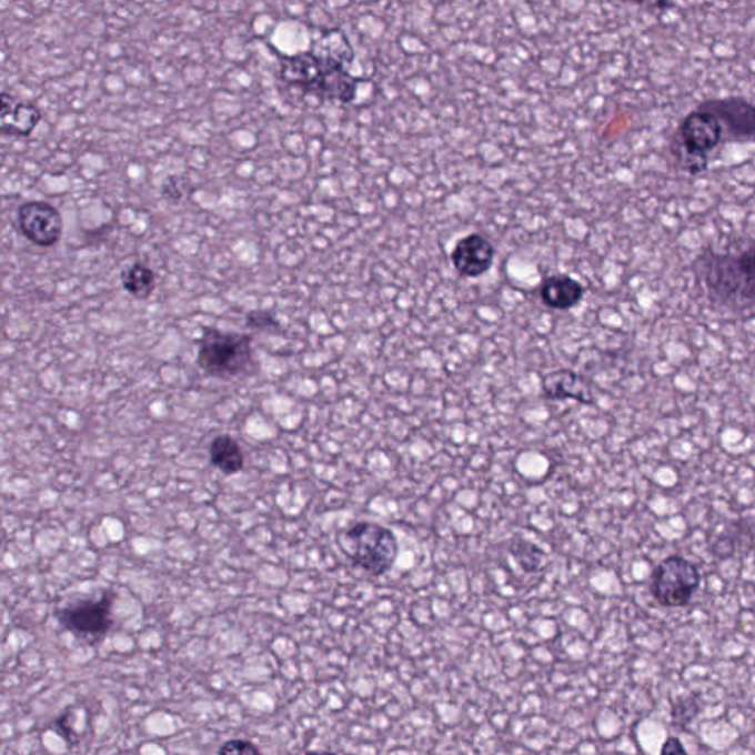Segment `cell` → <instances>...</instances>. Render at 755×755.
Segmentation results:
<instances>
[{
    "label": "cell",
    "mask_w": 755,
    "mask_h": 755,
    "mask_svg": "<svg viewBox=\"0 0 755 755\" xmlns=\"http://www.w3.org/2000/svg\"><path fill=\"white\" fill-rule=\"evenodd\" d=\"M694 273L713 303L734 312L755 309V240L738 253L708 246L696 258Z\"/></svg>",
    "instance_id": "6da1fadb"
},
{
    "label": "cell",
    "mask_w": 755,
    "mask_h": 755,
    "mask_svg": "<svg viewBox=\"0 0 755 755\" xmlns=\"http://www.w3.org/2000/svg\"><path fill=\"white\" fill-rule=\"evenodd\" d=\"M195 362L204 374L215 380L231 381L253 374L258 370L253 336L205 328L198 341Z\"/></svg>",
    "instance_id": "7a4b0ae2"
},
{
    "label": "cell",
    "mask_w": 755,
    "mask_h": 755,
    "mask_svg": "<svg viewBox=\"0 0 755 755\" xmlns=\"http://www.w3.org/2000/svg\"><path fill=\"white\" fill-rule=\"evenodd\" d=\"M723 142L721 123L712 112L696 108L678 124L672 152L677 164L691 177L707 172L708 154Z\"/></svg>",
    "instance_id": "3957f363"
},
{
    "label": "cell",
    "mask_w": 755,
    "mask_h": 755,
    "mask_svg": "<svg viewBox=\"0 0 755 755\" xmlns=\"http://www.w3.org/2000/svg\"><path fill=\"white\" fill-rule=\"evenodd\" d=\"M341 547L354 564L376 577L393 566L399 554L393 532L368 521L354 524L344 532Z\"/></svg>",
    "instance_id": "277c9868"
},
{
    "label": "cell",
    "mask_w": 755,
    "mask_h": 755,
    "mask_svg": "<svg viewBox=\"0 0 755 755\" xmlns=\"http://www.w3.org/2000/svg\"><path fill=\"white\" fill-rule=\"evenodd\" d=\"M114 602L115 593L103 591L99 597H83L58 606L56 617L61 626L78 640L87 642L88 645H98L105 640L114 624L112 618Z\"/></svg>",
    "instance_id": "5b68a950"
},
{
    "label": "cell",
    "mask_w": 755,
    "mask_h": 755,
    "mask_svg": "<svg viewBox=\"0 0 755 755\" xmlns=\"http://www.w3.org/2000/svg\"><path fill=\"white\" fill-rule=\"evenodd\" d=\"M698 566L681 555H670L655 566L651 577V595L664 608H683L698 591Z\"/></svg>",
    "instance_id": "8992f818"
},
{
    "label": "cell",
    "mask_w": 755,
    "mask_h": 755,
    "mask_svg": "<svg viewBox=\"0 0 755 755\" xmlns=\"http://www.w3.org/2000/svg\"><path fill=\"white\" fill-rule=\"evenodd\" d=\"M699 108L712 112L723 130V142H755V105L743 97L707 99Z\"/></svg>",
    "instance_id": "52a82bcc"
},
{
    "label": "cell",
    "mask_w": 755,
    "mask_h": 755,
    "mask_svg": "<svg viewBox=\"0 0 755 755\" xmlns=\"http://www.w3.org/2000/svg\"><path fill=\"white\" fill-rule=\"evenodd\" d=\"M17 222L22 236L40 249L57 245L64 232L60 211L47 201H29L18 207Z\"/></svg>",
    "instance_id": "ba28073f"
},
{
    "label": "cell",
    "mask_w": 755,
    "mask_h": 755,
    "mask_svg": "<svg viewBox=\"0 0 755 755\" xmlns=\"http://www.w3.org/2000/svg\"><path fill=\"white\" fill-rule=\"evenodd\" d=\"M339 67L343 66L328 64V62L319 60L312 51H305L295 53V56L283 57L281 76L283 82L291 84V87L322 97L328 74Z\"/></svg>",
    "instance_id": "9c48e42d"
},
{
    "label": "cell",
    "mask_w": 755,
    "mask_h": 755,
    "mask_svg": "<svg viewBox=\"0 0 755 755\" xmlns=\"http://www.w3.org/2000/svg\"><path fill=\"white\" fill-rule=\"evenodd\" d=\"M496 259V249L492 242L479 232L469 233L457 240L451 251L453 269L462 278H481L490 272Z\"/></svg>",
    "instance_id": "30bf717a"
},
{
    "label": "cell",
    "mask_w": 755,
    "mask_h": 755,
    "mask_svg": "<svg viewBox=\"0 0 755 755\" xmlns=\"http://www.w3.org/2000/svg\"><path fill=\"white\" fill-rule=\"evenodd\" d=\"M42 111L31 102L13 101L11 94L2 93V112H0V130L4 137L27 138L34 132Z\"/></svg>",
    "instance_id": "8fae6325"
},
{
    "label": "cell",
    "mask_w": 755,
    "mask_h": 755,
    "mask_svg": "<svg viewBox=\"0 0 755 755\" xmlns=\"http://www.w3.org/2000/svg\"><path fill=\"white\" fill-rule=\"evenodd\" d=\"M538 296L546 308L571 310L577 308L584 299V286L573 276L555 273L546 276L538 286Z\"/></svg>",
    "instance_id": "7c38bea8"
},
{
    "label": "cell",
    "mask_w": 755,
    "mask_h": 755,
    "mask_svg": "<svg viewBox=\"0 0 755 755\" xmlns=\"http://www.w3.org/2000/svg\"><path fill=\"white\" fill-rule=\"evenodd\" d=\"M211 465L224 475L240 474L245 466L244 452L232 435L220 434L211 440L209 446Z\"/></svg>",
    "instance_id": "4fadbf2b"
},
{
    "label": "cell",
    "mask_w": 755,
    "mask_h": 755,
    "mask_svg": "<svg viewBox=\"0 0 755 755\" xmlns=\"http://www.w3.org/2000/svg\"><path fill=\"white\" fill-rule=\"evenodd\" d=\"M323 62L328 64L348 67L354 60V51L348 36L339 29L326 31L313 43L310 49Z\"/></svg>",
    "instance_id": "5bb4252c"
},
{
    "label": "cell",
    "mask_w": 755,
    "mask_h": 755,
    "mask_svg": "<svg viewBox=\"0 0 755 755\" xmlns=\"http://www.w3.org/2000/svg\"><path fill=\"white\" fill-rule=\"evenodd\" d=\"M543 390L547 397L552 399H575L578 402L591 403L587 399L588 389L574 372L556 371L543 380Z\"/></svg>",
    "instance_id": "9a60e30c"
},
{
    "label": "cell",
    "mask_w": 755,
    "mask_h": 755,
    "mask_svg": "<svg viewBox=\"0 0 755 755\" xmlns=\"http://www.w3.org/2000/svg\"><path fill=\"white\" fill-rule=\"evenodd\" d=\"M121 286L137 300H148L155 291V272L145 263L134 262L120 273Z\"/></svg>",
    "instance_id": "2e32d148"
},
{
    "label": "cell",
    "mask_w": 755,
    "mask_h": 755,
    "mask_svg": "<svg viewBox=\"0 0 755 755\" xmlns=\"http://www.w3.org/2000/svg\"><path fill=\"white\" fill-rule=\"evenodd\" d=\"M698 712V701H696L695 696H681V698H677L673 703L672 717L674 723L687 725Z\"/></svg>",
    "instance_id": "e0dca14e"
},
{
    "label": "cell",
    "mask_w": 755,
    "mask_h": 755,
    "mask_svg": "<svg viewBox=\"0 0 755 755\" xmlns=\"http://www.w3.org/2000/svg\"><path fill=\"white\" fill-rule=\"evenodd\" d=\"M193 191H195V189H193L192 183L183 177H170L168 181L163 183V189H161L163 195L168 198V200L174 202L185 200V198L192 195Z\"/></svg>",
    "instance_id": "ac0fdd59"
},
{
    "label": "cell",
    "mask_w": 755,
    "mask_h": 755,
    "mask_svg": "<svg viewBox=\"0 0 755 755\" xmlns=\"http://www.w3.org/2000/svg\"><path fill=\"white\" fill-rule=\"evenodd\" d=\"M245 325L255 331H273L280 328L275 313L271 310H251L246 313Z\"/></svg>",
    "instance_id": "d6986e66"
},
{
    "label": "cell",
    "mask_w": 755,
    "mask_h": 755,
    "mask_svg": "<svg viewBox=\"0 0 755 755\" xmlns=\"http://www.w3.org/2000/svg\"><path fill=\"white\" fill-rule=\"evenodd\" d=\"M219 755H263V753L249 739L233 738L222 744Z\"/></svg>",
    "instance_id": "ffe728a7"
},
{
    "label": "cell",
    "mask_w": 755,
    "mask_h": 755,
    "mask_svg": "<svg viewBox=\"0 0 755 755\" xmlns=\"http://www.w3.org/2000/svg\"><path fill=\"white\" fill-rule=\"evenodd\" d=\"M71 716H73V714H71L70 709H67L66 713H62L61 716L57 718L56 723H53V727H56L57 734L60 735L67 744L78 745L80 738L78 732L71 726Z\"/></svg>",
    "instance_id": "44dd1931"
},
{
    "label": "cell",
    "mask_w": 755,
    "mask_h": 755,
    "mask_svg": "<svg viewBox=\"0 0 755 755\" xmlns=\"http://www.w3.org/2000/svg\"><path fill=\"white\" fill-rule=\"evenodd\" d=\"M660 755H689L686 752L685 745L677 736H668L664 741L663 747H661Z\"/></svg>",
    "instance_id": "7402d4cb"
},
{
    "label": "cell",
    "mask_w": 755,
    "mask_h": 755,
    "mask_svg": "<svg viewBox=\"0 0 755 755\" xmlns=\"http://www.w3.org/2000/svg\"><path fill=\"white\" fill-rule=\"evenodd\" d=\"M654 7H655V8H658V9H670V8H674V3H670V2H657V3L654 4Z\"/></svg>",
    "instance_id": "603a6c76"
},
{
    "label": "cell",
    "mask_w": 755,
    "mask_h": 755,
    "mask_svg": "<svg viewBox=\"0 0 755 755\" xmlns=\"http://www.w3.org/2000/svg\"><path fill=\"white\" fill-rule=\"evenodd\" d=\"M305 755H336V754L330 753V752H309V753H305Z\"/></svg>",
    "instance_id": "cb8c5ba5"
}]
</instances>
